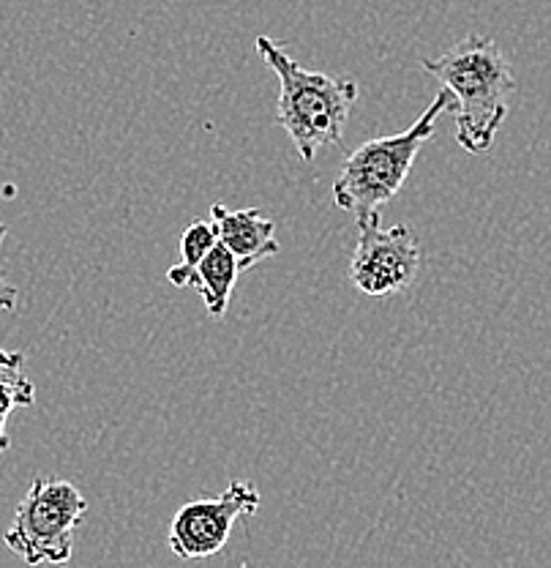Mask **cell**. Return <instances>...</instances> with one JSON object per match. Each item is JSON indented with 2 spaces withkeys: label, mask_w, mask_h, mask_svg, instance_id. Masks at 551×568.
<instances>
[{
  "label": "cell",
  "mask_w": 551,
  "mask_h": 568,
  "mask_svg": "<svg viewBox=\"0 0 551 568\" xmlns=\"http://www.w3.org/2000/svg\"><path fill=\"white\" fill-rule=\"evenodd\" d=\"M420 67L453 97L456 142L467 153H486L506 123L517 80L500 44L486 36H467L446 55L424 58Z\"/></svg>",
  "instance_id": "obj_1"
},
{
  "label": "cell",
  "mask_w": 551,
  "mask_h": 568,
  "mask_svg": "<svg viewBox=\"0 0 551 568\" xmlns=\"http://www.w3.org/2000/svg\"><path fill=\"white\" fill-rule=\"evenodd\" d=\"M257 52L278 77L276 123L289 134L295 151L304 162H314L319 151L345 140L358 82L336 80L325 71L300 67L287 50L268 36H259Z\"/></svg>",
  "instance_id": "obj_2"
},
{
  "label": "cell",
  "mask_w": 551,
  "mask_h": 568,
  "mask_svg": "<svg viewBox=\"0 0 551 568\" xmlns=\"http://www.w3.org/2000/svg\"><path fill=\"white\" fill-rule=\"evenodd\" d=\"M448 110H453V97L440 91L410 129L355 148L334 181V203L341 211L355 213V219L379 216V209L388 205L405 186L420 148L435 138L437 118Z\"/></svg>",
  "instance_id": "obj_3"
},
{
  "label": "cell",
  "mask_w": 551,
  "mask_h": 568,
  "mask_svg": "<svg viewBox=\"0 0 551 568\" xmlns=\"http://www.w3.org/2000/svg\"><path fill=\"white\" fill-rule=\"evenodd\" d=\"M88 514V500L71 481L39 476L17 506L3 544L22 564L67 566L74 555V530Z\"/></svg>",
  "instance_id": "obj_4"
},
{
  "label": "cell",
  "mask_w": 551,
  "mask_h": 568,
  "mask_svg": "<svg viewBox=\"0 0 551 568\" xmlns=\"http://www.w3.org/2000/svg\"><path fill=\"white\" fill-rule=\"evenodd\" d=\"M420 244L407 224L382 227L379 216L358 219V244L349 260L347 276L358 293L388 298L405 293L418 280Z\"/></svg>",
  "instance_id": "obj_5"
},
{
  "label": "cell",
  "mask_w": 551,
  "mask_h": 568,
  "mask_svg": "<svg viewBox=\"0 0 551 568\" xmlns=\"http://www.w3.org/2000/svg\"><path fill=\"white\" fill-rule=\"evenodd\" d=\"M257 489L248 481H233L218 497L192 500L181 506V511L170 525L167 547L183 560H205L227 547L233 525L241 517H252L259 508Z\"/></svg>",
  "instance_id": "obj_6"
},
{
  "label": "cell",
  "mask_w": 551,
  "mask_h": 568,
  "mask_svg": "<svg viewBox=\"0 0 551 568\" xmlns=\"http://www.w3.org/2000/svg\"><path fill=\"white\" fill-rule=\"evenodd\" d=\"M211 222L216 227L218 244L238 260L241 271L252 268L259 260L278 254L276 224L259 209L229 211L222 203L211 209Z\"/></svg>",
  "instance_id": "obj_7"
},
{
  "label": "cell",
  "mask_w": 551,
  "mask_h": 568,
  "mask_svg": "<svg viewBox=\"0 0 551 568\" xmlns=\"http://www.w3.org/2000/svg\"><path fill=\"white\" fill-rule=\"evenodd\" d=\"M241 265L233 254L222 244L213 248L211 254L200 265L177 263L167 271V280L175 287H194L203 295L207 315L222 317L229 306V295H233L235 282H238Z\"/></svg>",
  "instance_id": "obj_8"
},
{
  "label": "cell",
  "mask_w": 551,
  "mask_h": 568,
  "mask_svg": "<svg viewBox=\"0 0 551 568\" xmlns=\"http://www.w3.org/2000/svg\"><path fill=\"white\" fill-rule=\"evenodd\" d=\"M35 402V386L25 375V355L0 347V459L11 448L6 422L17 407H31Z\"/></svg>",
  "instance_id": "obj_9"
},
{
  "label": "cell",
  "mask_w": 551,
  "mask_h": 568,
  "mask_svg": "<svg viewBox=\"0 0 551 568\" xmlns=\"http://www.w3.org/2000/svg\"><path fill=\"white\" fill-rule=\"evenodd\" d=\"M218 246V235L213 222H194L183 230L181 235V263L200 265L213 248Z\"/></svg>",
  "instance_id": "obj_10"
},
{
  "label": "cell",
  "mask_w": 551,
  "mask_h": 568,
  "mask_svg": "<svg viewBox=\"0 0 551 568\" xmlns=\"http://www.w3.org/2000/svg\"><path fill=\"white\" fill-rule=\"evenodd\" d=\"M6 224H0V246H3L6 241ZM17 298H20V293H17L14 284L6 282V274H3V257H0V312H11L17 306Z\"/></svg>",
  "instance_id": "obj_11"
}]
</instances>
